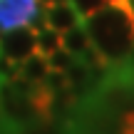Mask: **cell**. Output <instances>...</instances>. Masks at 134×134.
<instances>
[{
    "label": "cell",
    "mask_w": 134,
    "mask_h": 134,
    "mask_svg": "<svg viewBox=\"0 0 134 134\" xmlns=\"http://www.w3.org/2000/svg\"><path fill=\"white\" fill-rule=\"evenodd\" d=\"M129 3H132V8H134V0H129Z\"/></svg>",
    "instance_id": "cell-12"
},
{
    "label": "cell",
    "mask_w": 134,
    "mask_h": 134,
    "mask_svg": "<svg viewBox=\"0 0 134 134\" xmlns=\"http://www.w3.org/2000/svg\"><path fill=\"white\" fill-rule=\"evenodd\" d=\"M119 134H134V109H127L119 119Z\"/></svg>",
    "instance_id": "cell-10"
},
{
    "label": "cell",
    "mask_w": 134,
    "mask_h": 134,
    "mask_svg": "<svg viewBox=\"0 0 134 134\" xmlns=\"http://www.w3.org/2000/svg\"><path fill=\"white\" fill-rule=\"evenodd\" d=\"M45 27V3L42 0H0V32L13 27Z\"/></svg>",
    "instance_id": "cell-2"
},
{
    "label": "cell",
    "mask_w": 134,
    "mask_h": 134,
    "mask_svg": "<svg viewBox=\"0 0 134 134\" xmlns=\"http://www.w3.org/2000/svg\"><path fill=\"white\" fill-rule=\"evenodd\" d=\"M62 47V32H57L55 27H50V25H45V27L37 30V52L40 55H52L55 50Z\"/></svg>",
    "instance_id": "cell-7"
},
{
    "label": "cell",
    "mask_w": 134,
    "mask_h": 134,
    "mask_svg": "<svg viewBox=\"0 0 134 134\" xmlns=\"http://www.w3.org/2000/svg\"><path fill=\"white\" fill-rule=\"evenodd\" d=\"M45 20L57 32H67V30H72L75 25L82 23V15L77 13V8L72 3H55L45 8Z\"/></svg>",
    "instance_id": "cell-4"
},
{
    "label": "cell",
    "mask_w": 134,
    "mask_h": 134,
    "mask_svg": "<svg viewBox=\"0 0 134 134\" xmlns=\"http://www.w3.org/2000/svg\"><path fill=\"white\" fill-rule=\"evenodd\" d=\"M72 5L77 8V13L82 15V20L87 18V15H92V13H97L99 8H104V5H109L112 0H70Z\"/></svg>",
    "instance_id": "cell-9"
},
{
    "label": "cell",
    "mask_w": 134,
    "mask_h": 134,
    "mask_svg": "<svg viewBox=\"0 0 134 134\" xmlns=\"http://www.w3.org/2000/svg\"><path fill=\"white\" fill-rule=\"evenodd\" d=\"M37 52V27L23 25L0 32V55L13 62H23Z\"/></svg>",
    "instance_id": "cell-3"
},
{
    "label": "cell",
    "mask_w": 134,
    "mask_h": 134,
    "mask_svg": "<svg viewBox=\"0 0 134 134\" xmlns=\"http://www.w3.org/2000/svg\"><path fill=\"white\" fill-rule=\"evenodd\" d=\"M47 75H50V62H47V57L40 55V52L30 55L27 60L20 62V77H25V80H30V82H45Z\"/></svg>",
    "instance_id": "cell-6"
},
{
    "label": "cell",
    "mask_w": 134,
    "mask_h": 134,
    "mask_svg": "<svg viewBox=\"0 0 134 134\" xmlns=\"http://www.w3.org/2000/svg\"><path fill=\"white\" fill-rule=\"evenodd\" d=\"M92 47L102 55L107 65H119L134 50V8L129 0H112L109 5L85 20Z\"/></svg>",
    "instance_id": "cell-1"
},
{
    "label": "cell",
    "mask_w": 134,
    "mask_h": 134,
    "mask_svg": "<svg viewBox=\"0 0 134 134\" xmlns=\"http://www.w3.org/2000/svg\"><path fill=\"white\" fill-rule=\"evenodd\" d=\"M55 3H70V0H45V8L47 5H55Z\"/></svg>",
    "instance_id": "cell-11"
},
{
    "label": "cell",
    "mask_w": 134,
    "mask_h": 134,
    "mask_svg": "<svg viewBox=\"0 0 134 134\" xmlns=\"http://www.w3.org/2000/svg\"><path fill=\"white\" fill-rule=\"evenodd\" d=\"M75 55L72 52H67L65 47H60V50H55L52 55H47V62H50V70H60V72H67L72 67V62H75Z\"/></svg>",
    "instance_id": "cell-8"
},
{
    "label": "cell",
    "mask_w": 134,
    "mask_h": 134,
    "mask_svg": "<svg viewBox=\"0 0 134 134\" xmlns=\"http://www.w3.org/2000/svg\"><path fill=\"white\" fill-rule=\"evenodd\" d=\"M62 47L67 50V52H72L75 57L85 55L87 50L92 47V40H90V35H87L85 23H80V25H75L72 30L62 32Z\"/></svg>",
    "instance_id": "cell-5"
}]
</instances>
